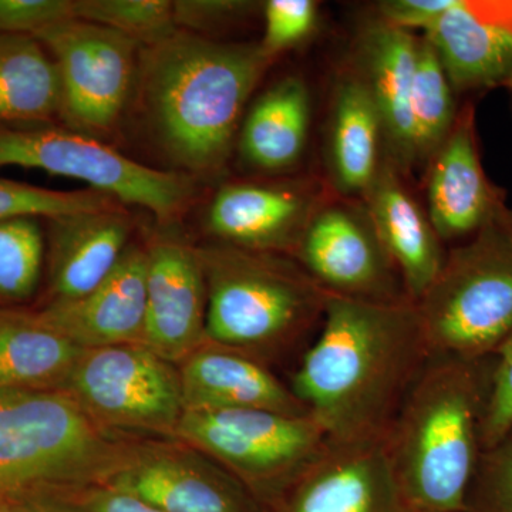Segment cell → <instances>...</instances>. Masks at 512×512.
I'll list each match as a JSON object with an SVG mask.
<instances>
[{
    "label": "cell",
    "mask_w": 512,
    "mask_h": 512,
    "mask_svg": "<svg viewBox=\"0 0 512 512\" xmlns=\"http://www.w3.org/2000/svg\"><path fill=\"white\" fill-rule=\"evenodd\" d=\"M207 284V342L268 360L318 332L329 293L291 256L197 247Z\"/></svg>",
    "instance_id": "cell-4"
},
{
    "label": "cell",
    "mask_w": 512,
    "mask_h": 512,
    "mask_svg": "<svg viewBox=\"0 0 512 512\" xmlns=\"http://www.w3.org/2000/svg\"><path fill=\"white\" fill-rule=\"evenodd\" d=\"M268 512H409L384 443L328 447Z\"/></svg>",
    "instance_id": "cell-15"
},
{
    "label": "cell",
    "mask_w": 512,
    "mask_h": 512,
    "mask_svg": "<svg viewBox=\"0 0 512 512\" xmlns=\"http://www.w3.org/2000/svg\"><path fill=\"white\" fill-rule=\"evenodd\" d=\"M466 512H512V433L481 453Z\"/></svg>",
    "instance_id": "cell-31"
},
{
    "label": "cell",
    "mask_w": 512,
    "mask_h": 512,
    "mask_svg": "<svg viewBox=\"0 0 512 512\" xmlns=\"http://www.w3.org/2000/svg\"><path fill=\"white\" fill-rule=\"evenodd\" d=\"M420 39L377 19L359 43V74L382 117L386 156L400 171L414 161L412 93Z\"/></svg>",
    "instance_id": "cell-21"
},
{
    "label": "cell",
    "mask_w": 512,
    "mask_h": 512,
    "mask_svg": "<svg viewBox=\"0 0 512 512\" xmlns=\"http://www.w3.org/2000/svg\"><path fill=\"white\" fill-rule=\"evenodd\" d=\"M83 352L35 308L0 306V387L64 392Z\"/></svg>",
    "instance_id": "cell-24"
},
{
    "label": "cell",
    "mask_w": 512,
    "mask_h": 512,
    "mask_svg": "<svg viewBox=\"0 0 512 512\" xmlns=\"http://www.w3.org/2000/svg\"><path fill=\"white\" fill-rule=\"evenodd\" d=\"M22 167L83 181L174 227L197 198V181L131 160L110 144L59 123L0 124V170Z\"/></svg>",
    "instance_id": "cell-7"
},
{
    "label": "cell",
    "mask_w": 512,
    "mask_h": 512,
    "mask_svg": "<svg viewBox=\"0 0 512 512\" xmlns=\"http://www.w3.org/2000/svg\"><path fill=\"white\" fill-rule=\"evenodd\" d=\"M453 87L439 56L426 37L420 39L412 93L414 161L429 163L444 143L454 121Z\"/></svg>",
    "instance_id": "cell-27"
},
{
    "label": "cell",
    "mask_w": 512,
    "mask_h": 512,
    "mask_svg": "<svg viewBox=\"0 0 512 512\" xmlns=\"http://www.w3.org/2000/svg\"><path fill=\"white\" fill-rule=\"evenodd\" d=\"M73 16L114 30L141 47L156 45L177 30L173 0H74Z\"/></svg>",
    "instance_id": "cell-29"
},
{
    "label": "cell",
    "mask_w": 512,
    "mask_h": 512,
    "mask_svg": "<svg viewBox=\"0 0 512 512\" xmlns=\"http://www.w3.org/2000/svg\"><path fill=\"white\" fill-rule=\"evenodd\" d=\"M39 491H12L0 494V512H32Z\"/></svg>",
    "instance_id": "cell-38"
},
{
    "label": "cell",
    "mask_w": 512,
    "mask_h": 512,
    "mask_svg": "<svg viewBox=\"0 0 512 512\" xmlns=\"http://www.w3.org/2000/svg\"><path fill=\"white\" fill-rule=\"evenodd\" d=\"M292 258L330 295L412 302L366 208L329 198L309 222Z\"/></svg>",
    "instance_id": "cell-11"
},
{
    "label": "cell",
    "mask_w": 512,
    "mask_h": 512,
    "mask_svg": "<svg viewBox=\"0 0 512 512\" xmlns=\"http://www.w3.org/2000/svg\"><path fill=\"white\" fill-rule=\"evenodd\" d=\"M429 359L413 302L329 293L289 386L332 443H382Z\"/></svg>",
    "instance_id": "cell-1"
},
{
    "label": "cell",
    "mask_w": 512,
    "mask_h": 512,
    "mask_svg": "<svg viewBox=\"0 0 512 512\" xmlns=\"http://www.w3.org/2000/svg\"><path fill=\"white\" fill-rule=\"evenodd\" d=\"M456 0H387L379 3L380 20L393 28L412 33L427 32Z\"/></svg>",
    "instance_id": "cell-36"
},
{
    "label": "cell",
    "mask_w": 512,
    "mask_h": 512,
    "mask_svg": "<svg viewBox=\"0 0 512 512\" xmlns=\"http://www.w3.org/2000/svg\"><path fill=\"white\" fill-rule=\"evenodd\" d=\"M42 220H0V306L20 308L36 295L46 262Z\"/></svg>",
    "instance_id": "cell-28"
},
{
    "label": "cell",
    "mask_w": 512,
    "mask_h": 512,
    "mask_svg": "<svg viewBox=\"0 0 512 512\" xmlns=\"http://www.w3.org/2000/svg\"><path fill=\"white\" fill-rule=\"evenodd\" d=\"M382 117L359 74L343 77L333 94L329 168L333 185L346 197H365L383 163Z\"/></svg>",
    "instance_id": "cell-22"
},
{
    "label": "cell",
    "mask_w": 512,
    "mask_h": 512,
    "mask_svg": "<svg viewBox=\"0 0 512 512\" xmlns=\"http://www.w3.org/2000/svg\"><path fill=\"white\" fill-rule=\"evenodd\" d=\"M504 86H507L508 89L512 90V74L510 76V79H508L507 82H505Z\"/></svg>",
    "instance_id": "cell-40"
},
{
    "label": "cell",
    "mask_w": 512,
    "mask_h": 512,
    "mask_svg": "<svg viewBox=\"0 0 512 512\" xmlns=\"http://www.w3.org/2000/svg\"><path fill=\"white\" fill-rule=\"evenodd\" d=\"M146 244L128 245L113 272L89 295L36 311L82 349L141 345L146 325Z\"/></svg>",
    "instance_id": "cell-16"
},
{
    "label": "cell",
    "mask_w": 512,
    "mask_h": 512,
    "mask_svg": "<svg viewBox=\"0 0 512 512\" xmlns=\"http://www.w3.org/2000/svg\"><path fill=\"white\" fill-rule=\"evenodd\" d=\"M133 451L66 392L0 387V494L101 485Z\"/></svg>",
    "instance_id": "cell-5"
},
{
    "label": "cell",
    "mask_w": 512,
    "mask_h": 512,
    "mask_svg": "<svg viewBox=\"0 0 512 512\" xmlns=\"http://www.w3.org/2000/svg\"><path fill=\"white\" fill-rule=\"evenodd\" d=\"M32 512H79L76 507L60 500L52 490H40L37 493L35 507Z\"/></svg>",
    "instance_id": "cell-39"
},
{
    "label": "cell",
    "mask_w": 512,
    "mask_h": 512,
    "mask_svg": "<svg viewBox=\"0 0 512 512\" xmlns=\"http://www.w3.org/2000/svg\"><path fill=\"white\" fill-rule=\"evenodd\" d=\"M493 365L433 356L407 393L383 441L407 511L466 512Z\"/></svg>",
    "instance_id": "cell-3"
},
{
    "label": "cell",
    "mask_w": 512,
    "mask_h": 512,
    "mask_svg": "<svg viewBox=\"0 0 512 512\" xmlns=\"http://www.w3.org/2000/svg\"><path fill=\"white\" fill-rule=\"evenodd\" d=\"M101 485L163 512H266L224 467L174 448L134 450Z\"/></svg>",
    "instance_id": "cell-14"
},
{
    "label": "cell",
    "mask_w": 512,
    "mask_h": 512,
    "mask_svg": "<svg viewBox=\"0 0 512 512\" xmlns=\"http://www.w3.org/2000/svg\"><path fill=\"white\" fill-rule=\"evenodd\" d=\"M424 37L457 92L488 89L510 79V37L477 16L468 0H456Z\"/></svg>",
    "instance_id": "cell-25"
},
{
    "label": "cell",
    "mask_w": 512,
    "mask_h": 512,
    "mask_svg": "<svg viewBox=\"0 0 512 512\" xmlns=\"http://www.w3.org/2000/svg\"><path fill=\"white\" fill-rule=\"evenodd\" d=\"M160 227L148 237L147 305L141 345L183 362L207 342V284L197 247Z\"/></svg>",
    "instance_id": "cell-13"
},
{
    "label": "cell",
    "mask_w": 512,
    "mask_h": 512,
    "mask_svg": "<svg viewBox=\"0 0 512 512\" xmlns=\"http://www.w3.org/2000/svg\"><path fill=\"white\" fill-rule=\"evenodd\" d=\"M265 32L261 45L272 60L299 45L315 29L318 3L313 0H269L264 5Z\"/></svg>",
    "instance_id": "cell-32"
},
{
    "label": "cell",
    "mask_w": 512,
    "mask_h": 512,
    "mask_svg": "<svg viewBox=\"0 0 512 512\" xmlns=\"http://www.w3.org/2000/svg\"><path fill=\"white\" fill-rule=\"evenodd\" d=\"M175 436L218 461L268 512L328 447L318 421L268 410H185Z\"/></svg>",
    "instance_id": "cell-8"
},
{
    "label": "cell",
    "mask_w": 512,
    "mask_h": 512,
    "mask_svg": "<svg viewBox=\"0 0 512 512\" xmlns=\"http://www.w3.org/2000/svg\"><path fill=\"white\" fill-rule=\"evenodd\" d=\"M123 205L106 192L93 188L57 191L0 178V220L36 218L47 221L80 212L111 210Z\"/></svg>",
    "instance_id": "cell-30"
},
{
    "label": "cell",
    "mask_w": 512,
    "mask_h": 512,
    "mask_svg": "<svg viewBox=\"0 0 512 512\" xmlns=\"http://www.w3.org/2000/svg\"><path fill=\"white\" fill-rule=\"evenodd\" d=\"M274 63L259 42H220L175 30L141 47L131 104L171 171L220 177L237 146L249 97Z\"/></svg>",
    "instance_id": "cell-2"
},
{
    "label": "cell",
    "mask_w": 512,
    "mask_h": 512,
    "mask_svg": "<svg viewBox=\"0 0 512 512\" xmlns=\"http://www.w3.org/2000/svg\"><path fill=\"white\" fill-rule=\"evenodd\" d=\"M258 6L241 0H174V22L178 30L201 35L248 16Z\"/></svg>",
    "instance_id": "cell-35"
},
{
    "label": "cell",
    "mask_w": 512,
    "mask_h": 512,
    "mask_svg": "<svg viewBox=\"0 0 512 512\" xmlns=\"http://www.w3.org/2000/svg\"><path fill=\"white\" fill-rule=\"evenodd\" d=\"M328 200L315 178L234 181L212 195L204 227L218 244L292 258L309 222Z\"/></svg>",
    "instance_id": "cell-12"
},
{
    "label": "cell",
    "mask_w": 512,
    "mask_h": 512,
    "mask_svg": "<svg viewBox=\"0 0 512 512\" xmlns=\"http://www.w3.org/2000/svg\"><path fill=\"white\" fill-rule=\"evenodd\" d=\"M311 111V94L301 77L272 84L252 103L239 127L242 160L264 173L288 171L305 151Z\"/></svg>",
    "instance_id": "cell-23"
},
{
    "label": "cell",
    "mask_w": 512,
    "mask_h": 512,
    "mask_svg": "<svg viewBox=\"0 0 512 512\" xmlns=\"http://www.w3.org/2000/svg\"><path fill=\"white\" fill-rule=\"evenodd\" d=\"M490 394L481 424L483 451L512 433V329L493 355Z\"/></svg>",
    "instance_id": "cell-33"
},
{
    "label": "cell",
    "mask_w": 512,
    "mask_h": 512,
    "mask_svg": "<svg viewBox=\"0 0 512 512\" xmlns=\"http://www.w3.org/2000/svg\"><path fill=\"white\" fill-rule=\"evenodd\" d=\"M64 392L104 427L175 434L184 414L180 372L143 345L84 349Z\"/></svg>",
    "instance_id": "cell-10"
},
{
    "label": "cell",
    "mask_w": 512,
    "mask_h": 512,
    "mask_svg": "<svg viewBox=\"0 0 512 512\" xmlns=\"http://www.w3.org/2000/svg\"><path fill=\"white\" fill-rule=\"evenodd\" d=\"M414 305L430 357L493 356L512 329V208L501 207L467 244L447 252Z\"/></svg>",
    "instance_id": "cell-6"
},
{
    "label": "cell",
    "mask_w": 512,
    "mask_h": 512,
    "mask_svg": "<svg viewBox=\"0 0 512 512\" xmlns=\"http://www.w3.org/2000/svg\"><path fill=\"white\" fill-rule=\"evenodd\" d=\"M363 200L377 237L402 279L407 298L419 302L439 276L447 252L429 215L407 190L400 168L386 154L375 183Z\"/></svg>",
    "instance_id": "cell-19"
},
{
    "label": "cell",
    "mask_w": 512,
    "mask_h": 512,
    "mask_svg": "<svg viewBox=\"0 0 512 512\" xmlns=\"http://www.w3.org/2000/svg\"><path fill=\"white\" fill-rule=\"evenodd\" d=\"M184 412L255 409L309 414L291 386L254 357L205 342L178 369Z\"/></svg>",
    "instance_id": "cell-20"
},
{
    "label": "cell",
    "mask_w": 512,
    "mask_h": 512,
    "mask_svg": "<svg viewBox=\"0 0 512 512\" xmlns=\"http://www.w3.org/2000/svg\"><path fill=\"white\" fill-rule=\"evenodd\" d=\"M60 84L59 124L104 141L130 109L141 46L103 26L70 19L35 36Z\"/></svg>",
    "instance_id": "cell-9"
},
{
    "label": "cell",
    "mask_w": 512,
    "mask_h": 512,
    "mask_svg": "<svg viewBox=\"0 0 512 512\" xmlns=\"http://www.w3.org/2000/svg\"><path fill=\"white\" fill-rule=\"evenodd\" d=\"M74 0H0V35L33 36L74 19Z\"/></svg>",
    "instance_id": "cell-34"
},
{
    "label": "cell",
    "mask_w": 512,
    "mask_h": 512,
    "mask_svg": "<svg viewBox=\"0 0 512 512\" xmlns=\"http://www.w3.org/2000/svg\"><path fill=\"white\" fill-rule=\"evenodd\" d=\"M55 63L33 36L0 35V124L59 123Z\"/></svg>",
    "instance_id": "cell-26"
},
{
    "label": "cell",
    "mask_w": 512,
    "mask_h": 512,
    "mask_svg": "<svg viewBox=\"0 0 512 512\" xmlns=\"http://www.w3.org/2000/svg\"><path fill=\"white\" fill-rule=\"evenodd\" d=\"M429 165L427 215L441 241L476 234L504 207L501 192L488 181L481 164L471 104L457 114Z\"/></svg>",
    "instance_id": "cell-18"
},
{
    "label": "cell",
    "mask_w": 512,
    "mask_h": 512,
    "mask_svg": "<svg viewBox=\"0 0 512 512\" xmlns=\"http://www.w3.org/2000/svg\"><path fill=\"white\" fill-rule=\"evenodd\" d=\"M45 222L47 291L42 305L89 295L119 264L134 229L126 205Z\"/></svg>",
    "instance_id": "cell-17"
},
{
    "label": "cell",
    "mask_w": 512,
    "mask_h": 512,
    "mask_svg": "<svg viewBox=\"0 0 512 512\" xmlns=\"http://www.w3.org/2000/svg\"><path fill=\"white\" fill-rule=\"evenodd\" d=\"M84 512H163L131 495L100 485L86 495Z\"/></svg>",
    "instance_id": "cell-37"
}]
</instances>
